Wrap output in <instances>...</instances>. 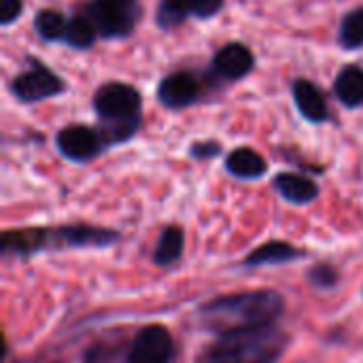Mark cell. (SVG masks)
I'll use <instances>...</instances> for the list:
<instances>
[{
	"mask_svg": "<svg viewBox=\"0 0 363 363\" xmlns=\"http://www.w3.org/2000/svg\"><path fill=\"white\" fill-rule=\"evenodd\" d=\"M283 298L277 291H242L204 304L200 317L208 330L221 336L234 330L274 323V319L283 313Z\"/></svg>",
	"mask_w": 363,
	"mask_h": 363,
	"instance_id": "6da1fadb",
	"label": "cell"
},
{
	"mask_svg": "<svg viewBox=\"0 0 363 363\" xmlns=\"http://www.w3.org/2000/svg\"><path fill=\"white\" fill-rule=\"evenodd\" d=\"M287 338L272 323L221 334L202 363H274L285 351Z\"/></svg>",
	"mask_w": 363,
	"mask_h": 363,
	"instance_id": "7a4b0ae2",
	"label": "cell"
},
{
	"mask_svg": "<svg viewBox=\"0 0 363 363\" xmlns=\"http://www.w3.org/2000/svg\"><path fill=\"white\" fill-rule=\"evenodd\" d=\"M94 111L104 123L102 138L108 145L128 140L140 121V94L119 81L104 83L94 94Z\"/></svg>",
	"mask_w": 363,
	"mask_h": 363,
	"instance_id": "3957f363",
	"label": "cell"
},
{
	"mask_svg": "<svg viewBox=\"0 0 363 363\" xmlns=\"http://www.w3.org/2000/svg\"><path fill=\"white\" fill-rule=\"evenodd\" d=\"M64 81L40 62H32L30 68L11 81V91L19 102H40L64 91Z\"/></svg>",
	"mask_w": 363,
	"mask_h": 363,
	"instance_id": "277c9868",
	"label": "cell"
},
{
	"mask_svg": "<svg viewBox=\"0 0 363 363\" xmlns=\"http://www.w3.org/2000/svg\"><path fill=\"white\" fill-rule=\"evenodd\" d=\"M85 15L94 21L100 36H104V38L128 36L136 23V4L91 0L85 6Z\"/></svg>",
	"mask_w": 363,
	"mask_h": 363,
	"instance_id": "5b68a950",
	"label": "cell"
},
{
	"mask_svg": "<svg viewBox=\"0 0 363 363\" xmlns=\"http://www.w3.org/2000/svg\"><path fill=\"white\" fill-rule=\"evenodd\" d=\"M172 357V338L164 325H149L134 338L125 363H168Z\"/></svg>",
	"mask_w": 363,
	"mask_h": 363,
	"instance_id": "8992f818",
	"label": "cell"
},
{
	"mask_svg": "<svg viewBox=\"0 0 363 363\" xmlns=\"http://www.w3.org/2000/svg\"><path fill=\"white\" fill-rule=\"evenodd\" d=\"M55 145L60 153L70 162H89L102 151L104 138L100 132L87 125H66L57 132Z\"/></svg>",
	"mask_w": 363,
	"mask_h": 363,
	"instance_id": "52a82bcc",
	"label": "cell"
},
{
	"mask_svg": "<svg viewBox=\"0 0 363 363\" xmlns=\"http://www.w3.org/2000/svg\"><path fill=\"white\" fill-rule=\"evenodd\" d=\"M223 6V0H162L157 9V23L162 28H174L187 15L200 19L213 17Z\"/></svg>",
	"mask_w": 363,
	"mask_h": 363,
	"instance_id": "ba28073f",
	"label": "cell"
},
{
	"mask_svg": "<svg viewBox=\"0 0 363 363\" xmlns=\"http://www.w3.org/2000/svg\"><path fill=\"white\" fill-rule=\"evenodd\" d=\"M253 66H255V57H253L251 49L242 43H228L213 57L215 72L228 81L247 77L253 70Z\"/></svg>",
	"mask_w": 363,
	"mask_h": 363,
	"instance_id": "9c48e42d",
	"label": "cell"
},
{
	"mask_svg": "<svg viewBox=\"0 0 363 363\" xmlns=\"http://www.w3.org/2000/svg\"><path fill=\"white\" fill-rule=\"evenodd\" d=\"M198 96H200V83L189 72H172L157 87V98L168 108L189 106L198 100Z\"/></svg>",
	"mask_w": 363,
	"mask_h": 363,
	"instance_id": "30bf717a",
	"label": "cell"
},
{
	"mask_svg": "<svg viewBox=\"0 0 363 363\" xmlns=\"http://www.w3.org/2000/svg\"><path fill=\"white\" fill-rule=\"evenodd\" d=\"M294 100L300 111V115L313 123H321L328 119V102L325 96L319 91V87L313 81L298 79L294 83Z\"/></svg>",
	"mask_w": 363,
	"mask_h": 363,
	"instance_id": "8fae6325",
	"label": "cell"
},
{
	"mask_svg": "<svg viewBox=\"0 0 363 363\" xmlns=\"http://www.w3.org/2000/svg\"><path fill=\"white\" fill-rule=\"evenodd\" d=\"M277 191L291 204H308L319 196V187L308 177L296 172H281L274 177Z\"/></svg>",
	"mask_w": 363,
	"mask_h": 363,
	"instance_id": "7c38bea8",
	"label": "cell"
},
{
	"mask_svg": "<svg viewBox=\"0 0 363 363\" xmlns=\"http://www.w3.org/2000/svg\"><path fill=\"white\" fill-rule=\"evenodd\" d=\"M225 168L230 174L238 177V179H259L266 174L268 170V164L266 160L255 151V149H249V147H238L234 149L228 160H225Z\"/></svg>",
	"mask_w": 363,
	"mask_h": 363,
	"instance_id": "4fadbf2b",
	"label": "cell"
},
{
	"mask_svg": "<svg viewBox=\"0 0 363 363\" xmlns=\"http://www.w3.org/2000/svg\"><path fill=\"white\" fill-rule=\"evenodd\" d=\"M334 94L336 98L349 106H362L363 104V68L359 66H347L336 74L334 81Z\"/></svg>",
	"mask_w": 363,
	"mask_h": 363,
	"instance_id": "5bb4252c",
	"label": "cell"
},
{
	"mask_svg": "<svg viewBox=\"0 0 363 363\" xmlns=\"http://www.w3.org/2000/svg\"><path fill=\"white\" fill-rule=\"evenodd\" d=\"M53 234L62 245H70V247H87V245L102 247L117 238V234L111 230L89 228V225H70V228H62Z\"/></svg>",
	"mask_w": 363,
	"mask_h": 363,
	"instance_id": "9a60e30c",
	"label": "cell"
},
{
	"mask_svg": "<svg viewBox=\"0 0 363 363\" xmlns=\"http://www.w3.org/2000/svg\"><path fill=\"white\" fill-rule=\"evenodd\" d=\"M51 240V234L45 230H13L2 234V251L4 253H32L43 249Z\"/></svg>",
	"mask_w": 363,
	"mask_h": 363,
	"instance_id": "2e32d148",
	"label": "cell"
},
{
	"mask_svg": "<svg viewBox=\"0 0 363 363\" xmlns=\"http://www.w3.org/2000/svg\"><path fill=\"white\" fill-rule=\"evenodd\" d=\"M98 30L94 26V21L83 13V15H74L68 19L66 26V34H64V43L74 47V49H89L96 38H98Z\"/></svg>",
	"mask_w": 363,
	"mask_h": 363,
	"instance_id": "e0dca14e",
	"label": "cell"
},
{
	"mask_svg": "<svg viewBox=\"0 0 363 363\" xmlns=\"http://www.w3.org/2000/svg\"><path fill=\"white\" fill-rule=\"evenodd\" d=\"M302 251H298L294 245L274 240V242H266L264 247H259L257 251H253L247 257V266H264V264H281V262H289L300 257Z\"/></svg>",
	"mask_w": 363,
	"mask_h": 363,
	"instance_id": "ac0fdd59",
	"label": "cell"
},
{
	"mask_svg": "<svg viewBox=\"0 0 363 363\" xmlns=\"http://www.w3.org/2000/svg\"><path fill=\"white\" fill-rule=\"evenodd\" d=\"M181 253H183V232L179 228L170 225L162 232L155 253H153V259L157 266H170L181 257Z\"/></svg>",
	"mask_w": 363,
	"mask_h": 363,
	"instance_id": "d6986e66",
	"label": "cell"
},
{
	"mask_svg": "<svg viewBox=\"0 0 363 363\" xmlns=\"http://www.w3.org/2000/svg\"><path fill=\"white\" fill-rule=\"evenodd\" d=\"M66 26H68L66 17L53 9L38 11V15L34 17V28L43 40H64Z\"/></svg>",
	"mask_w": 363,
	"mask_h": 363,
	"instance_id": "ffe728a7",
	"label": "cell"
},
{
	"mask_svg": "<svg viewBox=\"0 0 363 363\" xmlns=\"http://www.w3.org/2000/svg\"><path fill=\"white\" fill-rule=\"evenodd\" d=\"M338 38H340V45L347 47V49H359V47H363V6L351 11L342 19Z\"/></svg>",
	"mask_w": 363,
	"mask_h": 363,
	"instance_id": "44dd1931",
	"label": "cell"
},
{
	"mask_svg": "<svg viewBox=\"0 0 363 363\" xmlns=\"http://www.w3.org/2000/svg\"><path fill=\"white\" fill-rule=\"evenodd\" d=\"M336 281H338V272L328 264L311 270V283H315L317 287H334Z\"/></svg>",
	"mask_w": 363,
	"mask_h": 363,
	"instance_id": "7402d4cb",
	"label": "cell"
},
{
	"mask_svg": "<svg viewBox=\"0 0 363 363\" xmlns=\"http://www.w3.org/2000/svg\"><path fill=\"white\" fill-rule=\"evenodd\" d=\"M23 11V4L21 0H0V23L2 26H9L13 23Z\"/></svg>",
	"mask_w": 363,
	"mask_h": 363,
	"instance_id": "603a6c76",
	"label": "cell"
},
{
	"mask_svg": "<svg viewBox=\"0 0 363 363\" xmlns=\"http://www.w3.org/2000/svg\"><path fill=\"white\" fill-rule=\"evenodd\" d=\"M219 153V145L217 143H198V145H194L191 147V155L194 157H213V155H217Z\"/></svg>",
	"mask_w": 363,
	"mask_h": 363,
	"instance_id": "cb8c5ba5",
	"label": "cell"
},
{
	"mask_svg": "<svg viewBox=\"0 0 363 363\" xmlns=\"http://www.w3.org/2000/svg\"><path fill=\"white\" fill-rule=\"evenodd\" d=\"M111 2H121V4H136V0H111Z\"/></svg>",
	"mask_w": 363,
	"mask_h": 363,
	"instance_id": "d4e9b609",
	"label": "cell"
},
{
	"mask_svg": "<svg viewBox=\"0 0 363 363\" xmlns=\"http://www.w3.org/2000/svg\"><path fill=\"white\" fill-rule=\"evenodd\" d=\"M200 363H202V362H200Z\"/></svg>",
	"mask_w": 363,
	"mask_h": 363,
	"instance_id": "484cf974",
	"label": "cell"
}]
</instances>
